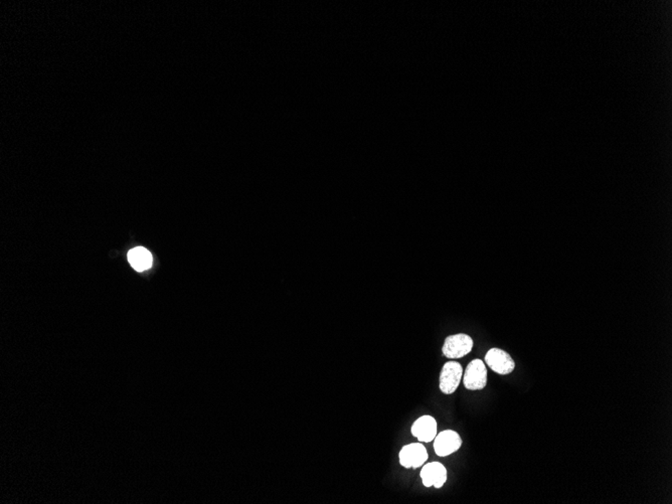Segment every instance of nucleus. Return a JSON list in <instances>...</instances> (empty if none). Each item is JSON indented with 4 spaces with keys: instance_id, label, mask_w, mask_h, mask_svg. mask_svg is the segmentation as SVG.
Listing matches in <instances>:
<instances>
[{
    "instance_id": "obj_1",
    "label": "nucleus",
    "mask_w": 672,
    "mask_h": 504,
    "mask_svg": "<svg viewBox=\"0 0 672 504\" xmlns=\"http://www.w3.org/2000/svg\"><path fill=\"white\" fill-rule=\"evenodd\" d=\"M473 345V339L469 335L459 333V334L450 335L445 339L442 352L446 358L457 360L471 352Z\"/></svg>"
},
{
    "instance_id": "obj_2",
    "label": "nucleus",
    "mask_w": 672,
    "mask_h": 504,
    "mask_svg": "<svg viewBox=\"0 0 672 504\" xmlns=\"http://www.w3.org/2000/svg\"><path fill=\"white\" fill-rule=\"evenodd\" d=\"M463 367L457 361H449L444 365L440 374L439 388L445 395L455 393L463 378Z\"/></svg>"
},
{
    "instance_id": "obj_3",
    "label": "nucleus",
    "mask_w": 672,
    "mask_h": 504,
    "mask_svg": "<svg viewBox=\"0 0 672 504\" xmlns=\"http://www.w3.org/2000/svg\"><path fill=\"white\" fill-rule=\"evenodd\" d=\"M463 384L469 391H480L487 385V369L481 360H472L463 373Z\"/></svg>"
},
{
    "instance_id": "obj_4",
    "label": "nucleus",
    "mask_w": 672,
    "mask_h": 504,
    "mask_svg": "<svg viewBox=\"0 0 672 504\" xmlns=\"http://www.w3.org/2000/svg\"><path fill=\"white\" fill-rule=\"evenodd\" d=\"M485 363L494 373L505 376L513 373L515 363L511 354L500 348H491L485 356Z\"/></svg>"
},
{
    "instance_id": "obj_5",
    "label": "nucleus",
    "mask_w": 672,
    "mask_h": 504,
    "mask_svg": "<svg viewBox=\"0 0 672 504\" xmlns=\"http://www.w3.org/2000/svg\"><path fill=\"white\" fill-rule=\"evenodd\" d=\"M462 445V439L458 433L453 430H445L440 433L434 439L435 453L440 457H446L458 451Z\"/></svg>"
},
{
    "instance_id": "obj_6",
    "label": "nucleus",
    "mask_w": 672,
    "mask_h": 504,
    "mask_svg": "<svg viewBox=\"0 0 672 504\" xmlns=\"http://www.w3.org/2000/svg\"><path fill=\"white\" fill-rule=\"evenodd\" d=\"M400 463L405 468H419L428 460V453L424 445L419 443L406 445L399 454Z\"/></svg>"
},
{
    "instance_id": "obj_7",
    "label": "nucleus",
    "mask_w": 672,
    "mask_h": 504,
    "mask_svg": "<svg viewBox=\"0 0 672 504\" xmlns=\"http://www.w3.org/2000/svg\"><path fill=\"white\" fill-rule=\"evenodd\" d=\"M421 478L425 488H441L447 481V470L439 462L428 463L421 470Z\"/></svg>"
},
{
    "instance_id": "obj_8",
    "label": "nucleus",
    "mask_w": 672,
    "mask_h": 504,
    "mask_svg": "<svg viewBox=\"0 0 672 504\" xmlns=\"http://www.w3.org/2000/svg\"><path fill=\"white\" fill-rule=\"evenodd\" d=\"M411 431L420 442H432L437 436V422L431 416L421 417L413 424Z\"/></svg>"
},
{
    "instance_id": "obj_9",
    "label": "nucleus",
    "mask_w": 672,
    "mask_h": 504,
    "mask_svg": "<svg viewBox=\"0 0 672 504\" xmlns=\"http://www.w3.org/2000/svg\"><path fill=\"white\" fill-rule=\"evenodd\" d=\"M128 260H129L132 267L138 272L149 269L153 265V256L146 249L142 248V247H138V248L130 251L129 254H128Z\"/></svg>"
}]
</instances>
